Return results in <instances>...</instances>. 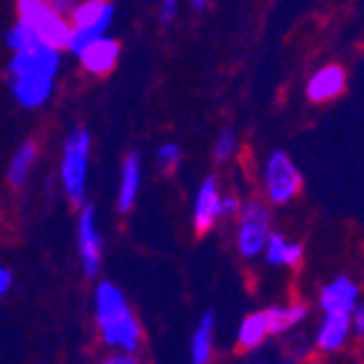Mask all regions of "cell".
<instances>
[{
  "mask_svg": "<svg viewBox=\"0 0 364 364\" xmlns=\"http://www.w3.org/2000/svg\"><path fill=\"white\" fill-rule=\"evenodd\" d=\"M16 11H18V18L26 21L46 43H51L56 49L69 46L74 26L61 16L59 8L51 6L49 0H18Z\"/></svg>",
  "mask_w": 364,
  "mask_h": 364,
  "instance_id": "3",
  "label": "cell"
},
{
  "mask_svg": "<svg viewBox=\"0 0 364 364\" xmlns=\"http://www.w3.org/2000/svg\"><path fill=\"white\" fill-rule=\"evenodd\" d=\"M11 283H13L11 270H8V267H3V270H0V293H8V291H11Z\"/></svg>",
  "mask_w": 364,
  "mask_h": 364,
  "instance_id": "26",
  "label": "cell"
},
{
  "mask_svg": "<svg viewBox=\"0 0 364 364\" xmlns=\"http://www.w3.org/2000/svg\"><path fill=\"white\" fill-rule=\"evenodd\" d=\"M301 173L286 153H273L265 166V191L273 204H288L301 191Z\"/></svg>",
  "mask_w": 364,
  "mask_h": 364,
  "instance_id": "6",
  "label": "cell"
},
{
  "mask_svg": "<svg viewBox=\"0 0 364 364\" xmlns=\"http://www.w3.org/2000/svg\"><path fill=\"white\" fill-rule=\"evenodd\" d=\"M267 237H270V212L262 201H247L240 209V232H237L240 255L257 257L265 252Z\"/></svg>",
  "mask_w": 364,
  "mask_h": 364,
  "instance_id": "5",
  "label": "cell"
},
{
  "mask_svg": "<svg viewBox=\"0 0 364 364\" xmlns=\"http://www.w3.org/2000/svg\"><path fill=\"white\" fill-rule=\"evenodd\" d=\"M36 156H38V148H36V143H33V140L23 143V146L16 151V156L11 158V168H8V181H11L13 186H21V183L28 178L31 166H33Z\"/></svg>",
  "mask_w": 364,
  "mask_h": 364,
  "instance_id": "18",
  "label": "cell"
},
{
  "mask_svg": "<svg viewBox=\"0 0 364 364\" xmlns=\"http://www.w3.org/2000/svg\"><path fill=\"white\" fill-rule=\"evenodd\" d=\"M267 323H270V331L280 334V331H288L291 326H296L301 318L306 316L304 306H273V309L265 311Z\"/></svg>",
  "mask_w": 364,
  "mask_h": 364,
  "instance_id": "19",
  "label": "cell"
},
{
  "mask_svg": "<svg viewBox=\"0 0 364 364\" xmlns=\"http://www.w3.org/2000/svg\"><path fill=\"white\" fill-rule=\"evenodd\" d=\"M95 309H97L100 336L105 344L109 349L133 354L140 344V326L122 293L112 283H100L95 293Z\"/></svg>",
  "mask_w": 364,
  "mask_h": 364,
  "instance_id": "2",
  "label": "cell"
},
{
  "mask_svg": "<svg viewBox=\"0 0 364 364\" xmlns=\"http://www.w3.org/2000/svg\"><path fill=\"white\" fill-rule=\"evenodd\" d=\"M265 257L270 265H298L301 262V257H304V250H301V245H293L288 242L286 237L278 235V232H270V237H267V245H265Z\"/></svg>",
  "mask_w": 364,
  "mask_h": 364,
  "instance_id": "15",
  "label": "cell"
},
{
  "mask_svg": "<svg viewBox=\"0 0 364 364\" xmlns=\"http://www.w3.org/2000/svg\"><path fill=\"white\" fill-rule=\"evenodd\" d=\"M357 296L359 288L354 280L349 278H336L331 280L328 286H323L321 296H318V304L326 314H352L357 309Z\"/></svg>",
  "mask_w": 364,
  "mask_h": 364,
  "instance_id": "8",
  "label": "cell"
},
{
  "mask_svg": "<svg viewBox=\"0 0 364 364\" xmlns=\"http://www.w3.org/2000/svg\"><path fill=\"white\" fill-rule=\"evenodd\" d=\"M267 334H273L270 331V323H267V316L265 314H250L242 323H240V331H237V344L242 346V349H255L265 341Z\"/></svg>",
  "mask_w": 364,
  "mask_h": 364,
  "instance_id": "16",
  "label": "cell"
},
{
  "mask_svg": "<svg viewBox=\"0 0 364 364\" xmlns=\"http://www.w3.org/2000/svg\"><path fill=\"white\" fill-rule=\"evenodd\" d=\"M219 201L222 196L217 194V181L207 178L201 183L199 194H196V207H194V227L196 232H209L214 225V219L219 217Z\"/></svg>",
  "mask_w": 364,
  "mask_h": 364,
  "instance_id": "12",
  "label": "cell"
},
{
  "mask_svg": "<svg viewBox=\"0 0 364 364\" xmlns=\"http://www.w3.org/2000/svg\"><path fill=\"white\" fill-rule=\"evenodd\" d=\"M176 13H178V0H164V3H161V11H158V18H161L164 26H168L171 21L176 18Z\"/></svg>",
  "mask_w": 364,
  "mask_h": 364,
  "instance_id": "23",
  "label": "cell"
},
{
  "mask_svg": "<svg viewBox=\"0 0 364 364\" xmlns=\"http://www.w3.org/2000/svg\"><path fill=\"white\" fill-rule=\"evenodd\" d=\"M344 85H346V74L341 67L331 64V67H323L309 79V97L314 102H331L334 97H339L341 92H344Z\"/></svg>",
  "mask_w": 364,
  "mask_h": 364,
  "instance_id": "10",
  "label": "cell"
},
{
  "mask_svg": "<svg viewBox=\"0 0 364 364\" xmlns=\"http://www.w3.org/2000/svg\"><path fill=\"white\" fill-rule=\"evenodd\" d=\"M36 41H41V36H38L36 31L31 28V26L21 18H18V23L8 31V46H11V51L28 49V46H33Z\"/></svg>",
  "mask_w": 364,
  "mask_h": 364,
  "instance_id": "20",
  "label": "cell"
},
{
  "mask_svg": "<svg viewBox=\"0 0 364 364\" xmlns=\"http://www.w3.org/2000/svg\"><path fill=\"white\" fill-rule=\"evenodd\" d=\"M117 56H120V46H117L115 38L109 36H100L87 46L82 54H79V61L82 67L92 74H107L109 69L115 67Z\"/></svg>",
  "mask_w": 364,
  "mask_h": 364,
  "instance_id": "9",
  "label": "cell"
},
{
  "mask_svg": "<svg viewBox=\"0 0 364 364\" xmlns=\"http://www.w3.org/2000/svg\"><path fill=\"white\" fill-rule=\"evenodd\" d=\"M352 331L357 336H364V306H357L352 311Z\"/></svg>",
  "mask_w": 364,
  "mask_h": 364,
  "instance_id": "25",
  "label": "cell"
},
{
  "mask_svg": "<svg viewBox=\"0 0 364 364\" xmlns=\"http://www.w3.org/2000/svg\"><path fill=\"white\" fill-rule=\"evenodd\" d=\"M135 362V354L125 352V354H112L109 357V364H133Z\"/></svg>",
  "mask_w": 364,
  "mask_h": 364,
  "instance_id": "27",
  "label": "cell"
},
{
  "mask_svg": "<svg viewBox=\"0 0 364 364\" xmlns=\"http://www.w3.org/2000/svg\"><path fill=\"white\" fill-rule=\"evenodd\" d=\"M235 148H237L235 133H232V130H222L217 138V146H214V158H217V161H227V158L235 153Z\"/></svg>",
  "mask_w": 364,
  "mask_h": 364,
  "instance_id": "22",
  "label": "cell"
},
{
  "mask_svg": "<svg viewBox=\"0 0 364 364\" xmlns=\"http://www.w3.org/2000/svg\"><path fill=\"white\" fill-rule=\"evenodd\" d=\"M87 164H90V133L74 130L67 138L64 158H61V181L74 207H85Z\"/></svg>",
  "mask_w": 364,
  "mask_h": 364,
  "instance_id": "4",
  "label": "cell"
},
{
  "mask_svg": "<svg viewBox=\"0 0 364 364\" xmlns=\"http://www.w3.org/2000/svg\"><path fill=\"white\" fill-rule=\"evenodd\" d=\"M138 188H140V156L138 153H130L125 158V164H122L120 191H117V209L120 212L133 209L135 199H138Z\"/></svg>",
  "mask_w": 364,
  "mask_h": 364,
  "instance_id": "14",
  "label": "cell"
},
{
  "mask_svg": "<svg viewBox=\"0 0 364 364\" xmlns=\"http://www.w3.org/2000/svg\"><path fill=\"white\" fill-rule=\"evenodd\" d=\"M49 3L54 8H59V11H67V8H72L74 3H77V0H49Z\"/></svg>",
  "mask_w": 364,
  "mask_h": 364,
  "instance_id": "28",
  "label": "cell"
},
{
  "mask_svg": "<svg viewBox=\"0 0 364 364\" xmlns=\"http://www.w3.org/2000/svg\"><path fill=\"white\" fill-rule=\"evenodd\" d=\"M115 8L109 0H82L69 8L72 26H97V23H112Z\"/></svg>",
  "mask_w": 364,
  "mask_h": 364,
  "instance_id": "13",
  "label": "cell"
},
{
  "mask_svg": "<svg viewBox=\"0 0 364 364\" xmlns=\"http://www.w3.org/2000/svg\"><path fill=\"white\" fill-rule=\"evenodd\" d=\"M59 51L56 46L36 41L28 49L13 51L11 59V92L21 107H41L51 97L54 77L59 72Z\"/></svg>",
  "mask_w": 364,
  "mask_h": 364,
  "instance_id": "1",
  "label": "cell"
},
{
  "mask_svg": "<svg viewBox=\"0 0 364 364\" xmlns=\"http://www.w3.org/2000/svg\"><path fill=\"white\" fill-rule=\"evenodd\" d=\"M158 164L164 166L166 171H173L181 164V148L176 143H166V146L158 148Z\"/></svg>",
  "mask_w": 364,
  "mask_h": 364,
  "instance_id": "21",
  "label": "cell"
},
{
  "mask_svg": "<svg viewBox=\"0 0 364 364\" xmlns=\"http://www.w3.org/2000/svg\"><path fill=\"white\" fill-rule=\"evenodd\" d=\"M212 331H214V314L207 311L201 316L199 326L194 331V339H191V359L196 364H207L212 357Z\"/></svg>",
  "mask_w": 364,
  "mask_h": 364,
  "instance_id": "17",
  "label": "cell"
},
{
  "mask_svg": "<svg viewBox=\"0 0 364 364\" xmlns=\"http://www.w3.org/2000/svg\"><path fill=\"white\" fill-rule=\"evenodd\" d=\"M235 212H240V201H237L235 196H222V201H219V214H222V217H232Z\"/></svg>",
  "mask_w": 364,
  "mask_h": 364,
  "instance_id": "24",
  "label": "cell"
},
{
  "mask_svg": "<svg viewBox=\"0 0 364 364\" xmlns=\"http://www.w3.org/2000/svg\"><path fill=\"white\" fill-rule=\"evenodd\" d=\"M77 230H79V250H82L85 275L87 278H95L100 270V260H102V240H100L97 222H95L92 207H82Z\"/></svg>",
  "mask_w": 364,
  "mask_h": 364,
  "instance_id": "7",
  "label": "cell"
},
{
  "mask_svg": "<svg viewBox=\"0 0 364 364\" xmlns=\"http://www.w3.org/2000/svg\"><path fill=\"white\" fill-rule=\"evenodd\" d=\"M191 6H194L196 11H201V8L207 6V0H191Z\"/></svg>",
  "mask_w": 364,
  "mask_h": 364,
  "instance_id": "29",
  "label": "cell"
},
{
  "mask_svg": "<svg viewBox=\"0 0 364 364\" xmlns=\"http://www.w3.org/2000/svg\"><path fill=\"white\" fill-rule=\"evenodd\" d=\"M352 331V314H326L321 328H318V349L326 354L341 349Z\"/></svg>",
  "mask_w": 364,
  "mask_h": 364,
  "instance_id": "11",
  "label": "cell"
}]
</instances>
